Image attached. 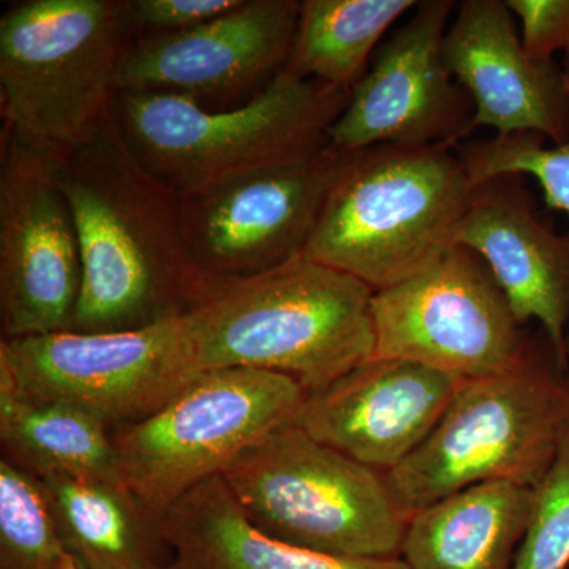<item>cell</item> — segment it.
<instances>
[{"mask_svg": "<svg viewBox=\"0 0 569 569\" xmlns=\"http://www.w3.org/2000/svg\"><path fill=\"white\" fill-rule=\"evenodd\" d=\"M512 17L522 26L523 50L538 62H556L569 51V0H507Z\"/></svg>", "mask_w": 569, "mask_h": 569, "instance_id": "26", "label": "cell"}, {"mask_svg": "<svg viewBox=\"0 0 569 569\" xmlns=\"http://www.w3.org/2000/svg\"><path fill=\"white\" fill-rule=\"evenodd\" d=\"M372 358L406 359L460 380L518 369L533 353L488 264L462 246L372 296Z\"/></svg>", "mask_w": 569, "mask_h": 569, "instance_id": "10", "label": "cell"}, {"mask_svg": "<svg viewBox=\"0 0 569 569\" xmlns=\"http://www.w3.org/2000/svg\"><path fill=\"white\" fill-rule=\"evenodd\" d=\"M569 567V419L556 458L533 488V505L526 537L511 569Z\"/></svg>", "mask_w": 569, "mask_h": 569, "instance_id": "25", "label": "cell"}, {"mask_svg": "<svg viewBox=\"0 0 569 569\" xmlns=\"http://www.w3.org/2000/svg\"><path fill=\"white\" fill-rule=\"evenodd\" d=\"M81 250L77 332L144 328L181 317L201 298L183 238L181 197L153 178L108 116L77 152L56 162Z\"/></svg>", "mask_w": 569, "mask_h": 569, "instance_id": "1", "label": "cell"}, {"mask_svg": "<svg viewBox=\"0 0 569 569\" xmlns=\"http://www.w3.org/2000/svg\"><path fill=\"white\" fill-rule=\"evenodd\" d=\"M347 153L241 176L181 197L187 252L204 282L249 279L306 252Z\"/></svg>", "mask_w": 569, "mask_h": 569, "instance_id": "11", "label": "cell"}, {"mask_svg": "<svg viewBox=\"0 0 569 569\" xmlns=\"http://www.w3.org/2000/svg\"><path fill=\"white\" fill-rule=\"evenodd\" d=\"M301 3L241 0L197 28L138 33L123 54L118 92H160L246 103L287 69Z\"/></svg>", "mask_w": 569, "mask_h": 569, "instance_id": "14", "label": "cell"}, {"mask_svg": "<svg viewBox=\"0 0 569 569\" xmlns=\"http://www.w3.org/2000/svg\"><path fill=\"white\" fill-rule=\"evenodd\" d=\"M201 372L182 316L129 331L0 342V380L17 395L80 408L111 429L149 417Z\"/></svg>", "mask_w": 569, "mask_h": 569, "instance_id": "9", "label": "cell"}, {"mask_svg": "<svg viewBox=\"0 0 569 569\" xmlns=\"http://www.w3.org/2000/svg\"><path fill=\"white\" fill-rule=\"evenodd\" d=\"M445 62L475 104V127L569 141V93L556 62L527 54L501 0H463L443 41Z\"/></svg>", "mask_w": 569, "mask_h": 569, "instance_id": "17", "label": "cell"}, {"mask_svg": "<svg viewBox=\"0 0 569 569\" xmlns=\"http://www.w3.org/2000/svg\"><path fill=\"white\" fill-rule=\"evenodd\" d=\"M463 381L406 359L372 358L307 395L296 425L387 475L425 443Z\"/></svg>", "mask_w": 569, "mask_h": 569, "instance_id": "15", "label": "cell"}, {"mask_svg": "<svg viewBox=\"0 0 569 569\" xmlns=\"http://www.w3.org/2000/svg\"><path fill=\"white\" fill-rule=\"evenodd\" d=\"M306 396L279 373L203 370L149 417L112 429L123 485L160 527L176 501L220 477L272 430L296 422Z\"/></svg>", "mask_w": 569, "mask_h": 569, "instance_id": "8", "label": "cell"}, {"mask_svg": "<svg viewBox=\"0 0 569 569\" xmlns=\"http://www.w3.org/2000/svg\"><path fill=\"white\" fill-rule=\"evenodd\" d=\"M415 0H302L287 71L351 91Z\"/></svg>", "mask_w": 569, "mask_h": 569, "instance_id": "22", "label": "cell"}, {"mask_svg": "<svg viewBox=\"0 0 569 569\" xmlns=\"http://www.w3.org/2000/svg\"><path fill=\"white\" fill-rule=\"evenodd\" d=\"M0 569H84L67 548L39 478L0 460Z\"/></svg>", "mask_w": 569, "mask_h": 569, "instance_id": "23", "label": "cell"}, {"mask_svg": "<svg viewBox=\"0 0 569 569\" xmlns=\"http://www.w3.org/2000/svg\"><path fill=\"white\" fill-rule=\"evenodd\" d=\"M348 97V89L283 70L231 108L174 93L118 92L112 112L142 167L183 197L323 152Z\"/></svg>", "mask_w": 569, "mask_h": 569, "instance_id": "3", "label": "cell"}, {"mask_svg": "<svg viewBox=\"0 0 569 569\" xmlns=\"http://www.w3.org/2000/svg\"><path fill=\"white\" fill-rule=\"evenodd\" d=\"M3 458L37 478L96 479L126 486L112 429L80 408L26 399L0 380Z\"/></svg>", "mask_w": 569, "mask_h": 569, "instance_id": "21", "label": "cell"}, {"mask_svg": "<svg viewBox=\"0 0 569 569\" xmlns=\"http://www.w3.org/2000/svg\"><path fill=\"white\" fill-rule=\"evenodd\" d=\"M565 56H567V58H565V66L561 70H563L565 82H567V89L569 93V51Z\"/></svg>", "mask_w": 569, "mask_h": 569, "instance_id": "28", "label": "cell"}, {"mask_svg": "<svg viewBox=\"0 0 569 569\" xmlns=\"http://www.w3.org/2000/svg\"><path fill=\"white\" fill-rule=\"evenodd\" d=\"M137 36L127 0H26L0 18L2 132L61 162L114 108Z\"/></svg>", "mask_w": 569, "mask_h": 569, "instance_id": "5", "label": "cell"}, {"mask_svg": "<svg viewBox=\"0 0 569 569\" xmlns=\"http://www.w3.org/2000/svg\"><path fill=\"white\" fill-rule=\"evenodd\" d=\"M456 2H418L378 47L347 107L329 132L328 148L362 151L378 144L459 148L477 130L475 104L445 62L443 41Z\"/></svg>", "mask_w": 569, "mask_h": 569, "instance_id": "13", "label": "cell"}, {"mask_svg": "<svg viewBox=\"0 0 569 569\" xmlns=\"http://www.w3.org/2000/svg\"><path fill=\"white\" fill-rule=\"evenodd\" d=\"M471 190L466 164L447 146L347 153L305 254L373 291L395 287L455 247Z\"/></svg>", "mask_w": 569, "mask_h": 569, "instance_id": "4", "label": "cell"}, {"mask_svg": "<svg viewBox=\"0 0 569 569\" xmlns=\"http://www.w3.org/2000/svg\"><path fill=\"white\" fill-rule=\"evenodd\" d=\"M568 419L569 372L548 342L518 369L463 381L425 443L385 477L408 519L482 482L533 489Z\"/></svg>", "mask_w": 569, "mask_h": 569, "instance_id": "6", "label": "cell"}, {"mask_svg": "<svg viewBox=\"0 0 569 569\" xmlns=\"http://www.w3.org/2000/svg\"><path fill=\"white\" fill-rule=\"evenodd\" d=\"M373 293L302 253L260 276L206 283L182 318L201 370L279 373L312 395L372 359Z\"/></svg>", "mask_w": 569, "mask_h": 569, "instance_id": "2", "label": "cell"}, {"mask_svg": "<svg viewBox=\"0 0 569 569\" xmlns=\"http://www.w3.org/2000/svg\"><path fill=\"white\" fill-rule=\"evenodd\" d=\"M523 178L498 176L473 186L455 246L488 264L520 326L538 321L569 372V231L556 233L539 220Z\"/></svg>", "mask_w": 569, "mask_h": 569, "instance_id": "16", "label": "cell"}, {"mask_svg": "<svg viewBox=\"0 0 569 569\" xmlns=\"http://www.w3.org/2000/svg\"><path fill=\"white\" fill-rule=\"evenodd\" d=\"M160 533L171 550L164 569H411L400 557L328 556L269 537L247 519L220 477L176 501Z\"/></svg>", "mask_w": 569, "mask_h": 569, "instance_id": "18", "label": "cell"}, {"mask_svg": "<svg viewBox=\"0 0 569 569\" xmlns=\"http://www.w3.org/2000/svg\"><path fill=\"white\" fill-rule=\"evenodd\" d=\"M533 489L470 486L408 519L400 559L411 569H511L526 537Z\"/></svg>", "mask_w": 569, "mask_h": 569, "instance_id": "19", "label": "cell"}, {"mask_svg": "<svg viewBox=\"0 0 569 569\" xmlns=\"http://www.w3.org/2000/svg\"><path fill=\"white\" fill-rule=\"evenodd\" d=\"M220 478L247 519L279 541L350 559L400 557L408 518L385 473L296 422L247 448Z\"/></svg>", "mask_w": 569, "mask_h": 569, "instance_id": "7", "label": "cell"}, {"mask_svg": "<svg viewBox=\"0 0 569 569\" xmlns=\"http://www.w3.org/2000/svg\"><path fill=\"white\" fill-rule=\"evenodd\" d=\"M63 541L84 569H164L160 527L126 486L39 478Z\"/></svg>", "mask_w": 569, "mask_h": 569, "instance_id": "20", "label": "cell"}, {"mask_svg": "<svg viewBox=\"0 0 569 569\" xmlns=\"http://www.w3.org/2000/svg\"><path fill=\"white\" fill-rule=\"evenodd\" d=\"M546 141L538 133L493 134L488 140L462 142L456 152L473 186L498 176H531L549 208L569 217V141L552 146ZM567 350L569 356V331Z\"/></svg>", "mask_w": 569, "mask_h": 569, "instance_id": "24", "label": "cell"}, {"mask_svg": "<svg viewBox=\"0 0 569 569\" xmlns=\"http://www.w3.org/2000/svg\"><path fill=\"white\" fill-rule=\"evenodd\" d=\"M0 152L2 339L71 331L81 250L56 162L6 132Z\"/></svg>", "mask_w": 569, "mask_h": 569, "instance_id": "12", "label": "cell"}, {"mask_svg": "<svg viewBox=\"0 0 569 569\" xmlns=\"http://www.w3.org/2000/svg\"><path fill=\"white\" fill-rule=\"evenodd\" d=\"M241 0H127L138 33H170L197 28L236 9Z\"/></svg>", "mask_w": 569, "mask_h": 569, "instance_id": "27", "label": "cell"}]
</instances>
